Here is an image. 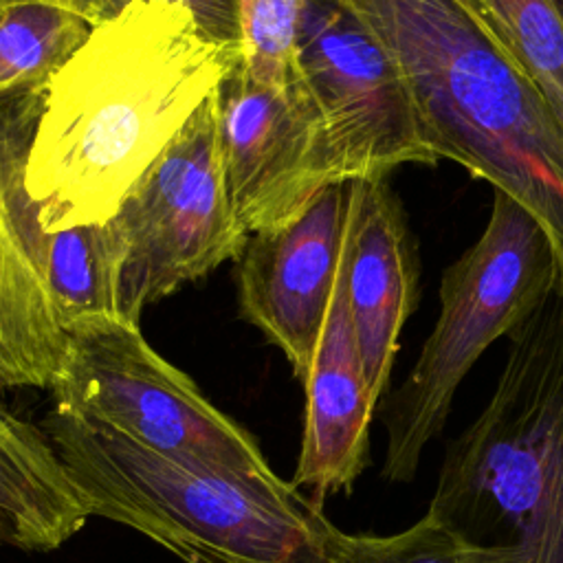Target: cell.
Wrapping results in <instances>:
<instances>
[{
    "instance_id": "obj_12",
    "label": "cell",
    "mask_w": 563,
    "mask_h": 563,
    "mask_svg": "<svg viewBox=\"0 0 563 563\" xmlns=\"http://www.w3.org/2000/svg\"><path fill=\"white\" fill-rule=\"evenodd\" d=\"M350 317L372 396L387 394L400 330L420 299V257L385 178L352 180L345 229Z\"/></svg>"
},
{
    "instance_id": "obj_1",
    "label": "cell",
    "mask_w": 563,
    "mask_h": 563,
    "mask_svg": "<svg viewBox=\"0 0 563 563\" xmlns=\"http://www.w3.org/2000/svg\"><path fill=\"white\" fill-rule=\"evenodd\" d=\"M240 59L191 11L134 0L92 26L44 88L26 191L44 233L103 224Z\"/></svg>"
},
{
    "instance_id": "obj_13",
    "label": "cell",
    "mask_w": 563,
    "mask_h": 563,
    "mask_svg": "<svg viewBox=\"0 0 563 563\" xmlns=\"http://www.w3.org/2000/svg\"><path fill=\"white\" fill-rule=\"evenodd\" d=\"M303 389V433L292 486L308 488L323 504L328 495L350 493L367 468L369 424L378 407L350 317L343 257Z\"/></svg>"
},
{
    "instance_id": "obj_16",
    "label": "cell",
    "mask_w": 563,
    "mask_h": 563,
    "mask_svg": "<svg viewBox=\"0 0 563 563\" xmlns=\"http://www.w3.org/2000/svg\"><path fill=\"white\" fill-rule=\"evenodd\" d=\"M81 13L31 0L13 4L0 20V95L46 88L92 31Z\"/></svg>"
},
{
    "instance_id": "obj_8",
    "label": "cell",
    "mask_w": 563,
    "mask_h": 563,
    "mask_svg": "<svg viewBox=\"0 0 563 563\" xmlns=\"http://www.w3.org/2000/svg\"><path fill=\"white\" fill-rule=\"evenodd\" d=\"M297 64L339 183L387 178L407 163H438L396 62L341 2L303 0Z\"/></svg>"
},
{
    "instance_id": "obj_15",
    "label": "cell",
    "mask_w": 563,
    "mask_h": 563,
    "mask_svg": "<svg viewBox=\"0 0 563 563\" xmlns=\"http://www.w3.org/2000/svg\"><path fill=\"white\" fill-rule=\"evenodd\" d=\"M125 249L112 220L46 233V282L59 323L117 314Z\"/></svg>"
},
{
    "instance_id": "obj_22",
    "label": "cell",
    "mask_w": 563,
    "mask_h": 563,
    "mask_svg": "<svg viewBox=\"0 0 563 563\" xmlns=\"http://www.w3.org/2000/svg\"><path fill=\"white\" fill-rule=\"evenodd\" d=\"M0 545H11V532H9L7 523L2 521V517H0Z\"/></svg>"
},
{
    "instance_id": "obj_9",
    "label": "cell",
    "mask_w": 563,
    "mask_h": 563,
    "mask_svg": "<svg viewBox=\"0 0 563 563\" xmlns=\"http://www.w3.org/2000/svg\"><path fill=\"white\" fill-rule=\"evenodd\" d=\"M218 95L227 194L246 233L295 218L323 187L339 183L301 70L288 86H273L238 59Z\"/></svg>"
},
{
    "instance_id": "obj_3",
    "label": "cell",
    "mask_w": 563,
    "mask_h": 563,
    "mask_svg": "<svg viewBox=\"0 0 563 563\" xmlns=\"http://www.w3.org/2000/svg\"><path fill=\"white\" fill-rule=\"evenodd\" d=\"M90 508L185 563H332L341 530L275 471L242 473L163 455L75 413L42 424Z\"/></svg>"
},
{
    "instance_id": "obj_14",
    "label": "cell",
    "mask_w": 563,
    "mask_h": 563,
    "mask_svg": "<svg viewBox=\"0 0 563 563\" xmlns=\"http://www.w3.org/2000/svg\"><path fill=\"white\" fill-rule=\"evenodd\" d=\"M0 517L11 545L55 550L79 532L90 508L51 440L0 405Z\"/></svg>"
},
{
    "instance_id": "obj_4",
    "label": "cell",
    "mask_w": 563,
    "mask_h": 563,
    "mask_svg": "<svg viewBox=\"0 0 563 563\" xmlns=\"http://www.w3.org/2000/svg\"><path fill=\"white\" fill-rule=\"evenodd\" d=\"M429 512L515 563H563V290L508 334L490 400L446 444Z\"/></svg>"
},
{
    "instance_id": "obj_17",
    "label": "cell",
    "mask_w": 563,
    "mask_h": 563,
    "mask_svg": "<svg viewBox=\"0 0 563 563\" xmlns=\"http://www.w3.org/2000/svg\"><path fill=\"white\" fill-rule=\"evenodd\" d=\"M563 123V0H479Z\"/></svg>"
},
{
    "instance_id": "obj_20",
    "label": "cell",
    "mask_w": 563,
    "mask_h": 563,
    "mask_svg": "<svg viewBox=\"0 0 563 563\" xmlns=\"http://www.w3.org/2000/svg\"><path fill=\"white\" fill-rule=\"evenodd\" d=\"M121 7L134 0H117ZM178 4L198 22V29L205 37L222 44H240L242 29H240V11L238 0H165Z\"/></svg>"
},
{
    "instance_id": "obj_11",
    "label": "cell",
    "mask_w": 563,
    "mask_h": 563,
    "mask_svg": "<svg viewBox=\"0 0 563 563\" xmlns=\"http://www.w3.org/2000/svg\"><path fill=\"white\" fill-rule=\"evenodd\" d=\"M350 183L323 187L295 218L249 233L240 253L242 317L275 343L303 380L345 246Z\"/></svg>"
},
{
    "instance_id": "obj_19",
    "label": "cell",
    "mask_w": 563,
    "mask_h": 563,
    "mask_svg": "<svg viewBox=\"0 0 563 563\" xmlns=\"http://www.w3.org/2000/svg\"><path fill=\"white\" fill-rule=\"evenodd\" d=\"M303 0H238L240 64L260 81L288 86L299 75L297 31Z\"/></svg>"
},
{
    "instance_id": "obj_2",
    "label": "cell",
    "mask_w": 563,
    "mask_h": 563,
    "mask_svg": "<svg viewBox=\"0 0 563 563\" xmlns=\"http://www.w3.org/2000/svg\"><path fill=\"white\" fill-rule=\"evenodd\" d=\"M396 62L424 141L521 202L563 290V123L479 0H336Z\"/></svg>"
},
{
    "instance_id": "obj_21",
    "label": "cell",
    "mask_w": 563,
    "mask_h": 563,
    "mask_svg": "<svg viewBox=\"0 0 563 563\" xmlns=\"http://www.w3.org/2000/svg\"><path fill=\"white\" fill-rule=\"evenodd\" d=\"M55 4H64L77 13H81L86 20H90L95 26L112 15H117L123 7L117 0H51Z\"/></svg>"
},
{
    "instance_id": "obj_7",
    "label": "cell",
    "mask_w": 563,
    "mask_h": 563,
    "mask_svg": "<svg viewBox=\"0 0 563 563\" xmlns=\"http://www.w3.org/2000/svg\"><path fill=\"white\" fill-rule=\"evenodd\" d=\"M110 220L125 249L117 317L136 325L150 303L240 257L249 233L227 194L218 88L134 183Z\"/></svg>"
},
{
    "instance_id": "obj_23",
    "label": "cell",
    "mask_w": 563,
    "mask_h": 563,
    "mask_svg": "<svg viewBox=\"0 0 563 563\" xmlns=\"http://www.w3.org/2000/svg\"><path fill=\"white\" fill-rule=\"evenodd\" d=\"M20 2H31V0H0V20H2V15H4L13 4H20ZM46 2H51V0H46Z\"/></svg>"
},
{
    "instance_id": "obj_5",
    "label": "cell",
    "mask_w": 563,
    "mask_h": 563,
    "mask_svg": "<svg viewBox=\"0 0 563 563\" xmlns=\"http://www.w3.org/2000/svg\"><path fill=\"white\" fill-rule=\"evenodd\" d=\"M556 286L559 262L548 231L521 202L495 189L482 235L442 275L440 314L418 361L378 402L387 482L416 477L422 451L444 429L468 369Z\"/></svg>"
},
{
    "instance_id": "obj_10",
    "label": "cell",
    "mask_w": 563,
    "mask_h": 563,
    "mask_svg": "<svg viewBox=\"0 0 563 563\" xmlns=\"http://www.w3.org/2000/svg\"><path fill=\"white\" fill-rule=\"evenodd\" d=\"M44 88L0 95V387H53L66 332L46 282V233L26 191Z\"/></svg>"
},
{
    "instance_id": "obj_6",
    "label": "cell",
    "mask_w": 563,
    "mask_h": 563,
    "mask_svg": "<svg viewBox=\"0 0 563 563\" xmlns=\"http://www.w3.org/2000/svg\"><path fill=\"white\" fill-rule=\"evenodd\" d=\"M53 407L163 455L194 457L242 473H271L257 440L211 405L165 361L136 323L99 314L70 323Z\"/></svg>"
},
{
    "instance_id": "obj_18",
    "label": "cell",
    "mask_w": 563,
    "mask_h": 563,
    "mask_svg": "<svg viewBox=\"0 0 563 563\" xmlns=\"http://www.w3.org/2000/svg\"><path fill=\"white\" fill-rule=\"evenodd\" d=\"M332 563H515V552L475 545L427 512L389 537L341 532Z\"/></svg>"
}]
</instances>
